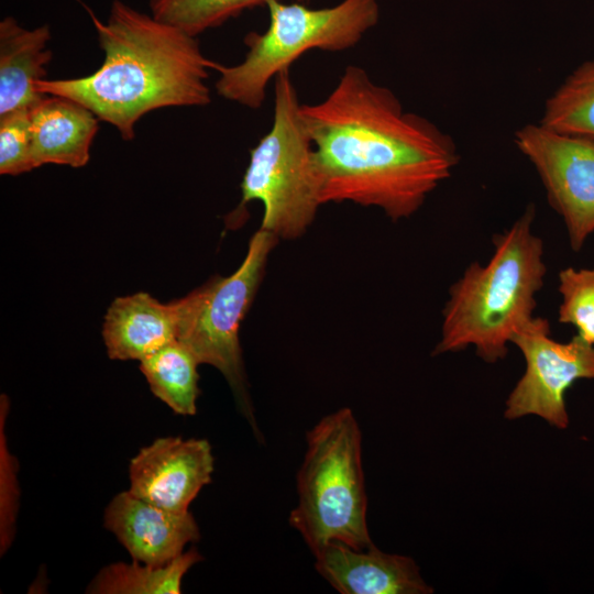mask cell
I'll list each match as a JSON object with an SVG mask.
<instances>
[{
	"label": "cell",
	"instance_id": "7c38bea8",
	"mask_svg": "<svg viewBox=\"0 0 594 594\" xmlns=\"http://www.w3.org/2000/svg\"><path fill=\"white\" fill-rule=\"evenodd\" d=\"M312 554L316 571L341 594L432 592L411 558L383 552L374 544L366 549H355L331 541Z\"/></svg>",
	"mask_w": 594,
	"mask_h": 594
},
{
	"label": "cell",
	"instance_id": "ba28073f",
	"mask_svg": "<svg viewBox=\"0 0 594 594\" xmlns=\"http://www.w3.org/2000/svg\"><path fill=\"white\" fill-rule=\"evenodd\" d=\"M550 332L549 321L536 316L515 330L510 343L521 351L526 369L508 396L505 417L537 415L565 428V392L578 380L594 378V345L578 334L559 342Z\"/></svg>",
	"mask_w": 594,
	"mask_h": 594
},
{
	"label": "cell",
	"instance_id": "d6986e66",
	"mask_svg": "<svg viewBox=\"0 0 594 594\" xmlns=\"http://www.w3.org/2000/svg\"><path fill=\"white\" fill-rule=\"evenodd\" d=\"M270 0H150L152 15L191 36L217 28Z\"/></svg>",
	"mask_w": 594,
	"mask_h": 594
},
{
	"label": "cell",
	"instance_id": "3957f363",
	"mask_svg": "<svg viewBox=\"0 0 594 594\" xmlns=\"http://www.w3.org/2000/svg\"><path fill=\"white\" fill-rule=\"evenodd\" d=\"M535 217L529 204L508 229L494 235L487 263L472 262L451 285L433 354L474 346L488 363L506 356L515 330L534 317L544 284L543 242L532 231Z\"/></svg>",
	"mask_w": 594,
	"mask_h": 594
},
{
	"label": "cell",
	"instance_id": "9c48e42d",
	"mask_svg": "<svg viewBox=\"0 0 594 594\" xmlns=\"http://www.w3.org/2000/svg\"><path fill=\"white\" fill-rule=\"evenodd\" d=\"M531 163L551 208L562 218L573 251L594 233V142L528 123L514 134Z\"/></svg>",
	"mask_w": 594,
	"mask_h": 594
},
{
	"label": "cell",
	"instance_id": "8992f818",
	"mask_svg": "<svg viewBox=\"0 0 594 594\" xmlns=\"http://www.w3.org/2000/svg\"><path fill=\"white\" fill-rule=\"evenodd\" d=\"M274 82L273 123L250 150L239 209L250 201L262 202L260 228L278 240H295L306 233L322 205L320 178L289 69L282 70Z\"/></svg>",
	"mask_w": 594,
	"mask_h": 594
},
{
	"label": "cell",
	"instance_id": "ac0fdd59",
	"mask_svg": "<svg viewBox=\"0 0 594 594\" xmlns=\"http://www.w3.org/2000/svg\"><path fill=\"white\" fill-rule=\"evenodd\" d=\"M539 123L594 142V58L574 68L551 94Z\"/></svg>",
	"mask_w": 594,
	"mask_h": 594
},
{
	"label": "cell",
	"instance_id": "4fadbf2b",
	"mask_svg": "<svg viewBox=\"0 0 594 594\" xmlns=\"http://www.w3.org/2000/svg\"><path fill=\"white\" fill-rule=\"evenodd\" d=\"M98 118L82 105L46 95L31 109L32 156L44 164L85 166L98 131Z\"/></svg>",
	"mask_w": 594,
	"mask_h": 594
},
{
	"label": "cell",
	"instance_id": "8fae6325",
	"mask_svg": "<svg viewBox=\"0 0 594 594\" xmlns=\"http://www.w3.org/2000/svg\"><path fill=\"white\" fill-rule=\"evenodd\" d=\"M105 527L128 550L134 561L163 565L200 538L199 527L188 512H173L119 493L105 512Z\"/></svg>",
	"mask_w": 594,
	"mask_h": 594
},
{
	"label": "cell",
	"instance_id": "52a82bcc",
	"mask_svg": "<svg viewBox=\"0 0 594 594\" xmlns=\"http://www.w3.org/2000/svg\"><path fill=\"white\" fill-rule=\"evenodd\" d=\"M278 239L258 229L251 238L241 265L229 276H215L187 296L170 301L176 340L199 364L221 372L242 410L252 418L239 329L252 306L265 273L270 253Z\"/></svg>",
	"mask_w": 594,
	"mask_h": 594
},
{
	"label": "cell",
	"instance_id": "e0dca14e",
	"mask_svg": "<svg viewBox=\"0 0 594 594\" xmlns=\"http://www.w3.org/2000/svg\"><path fill=\"white\" fill-rule=\"evenodd\" d=\"M196 549L163 565L113 563L105 566L91 581L87 593L92 594H179L187 571L201 560Z\"/></svg>",
	"mask_w": 594,
	"mask_h": 594
},
{
	"label": "cell",
	"instance_id": "6da1fadb",
	"mask_svg": "<svg viewBox=\"0 0 594 594\" xmlns=\"http://www.w3.org/2000/svg\"><path fill=\"white\" fill-rule=\"evenodd\" d=\"M315 147L322 205L350 201L410 218L460 161L453 139L405 111L387 87L360 66L345 67L320 102L301 105Z\"/></svg>",
	"mask_w": 594,
	"mask_h": 594
},
{
	"label": "cell",
	"instance_id": "9a60e30c",
	"mask_svg": "<svg viewBox=\"0 0 594 594\" xmlns=\"http://www.w3.org/2000/svg\"><path fill=\"white\" fill-rule=\"evenodd\" d=\"M102 337L110 359L141 361L176 340L172 306L147 293L118 297L105 316Z\"/></svg>",
	"mask_w": 594,
	"mask_h": 594
},
{
	"label": "cell",
	"instance_id": "5b68a950",
	"mask_svg": "<svg viewBox=\"0 0 594 594\" xmlns=\"http://www.w3.org/2000/svg\"><path fill=\"white\" fill-rule=\"evenodd\" d=\"M270 23L263 33L244 37L248 52L242 63L223 66L216 90L222 98L250 109L262 107L271 79L302 54L312 50L341 52L355 46L380 19L378 0H342L338 4L311 9L300 2L270 0Z\"/></svg>",
	"mask_w": 594,
	"mask_h": 594
},
{
	"label": "cell",
	"instance_id": "277c9868",
	"mask_svg": "<svg viewBox=\"0 0 594 594\" xmlns=\"http://www.w3.org/2000/svg\"><path fill=\"white\" fill-rule=\"evenodd\" d=\"M306 442L289 525L311 552L331 541L355 549L372 547L362 433L353 411L344 407L326 415L307 432Z\"/></svg>",
	"mask_w": 594,
	"mask_h": 594
},
{
	"label": "cell",
	"instance_id": "2e32d148",
	"mask_svg": "<svg viewBox=\"0 0 594 594\" xmlns=\"http://www.w3.org/2000/svg\"><path fill=\"white\" fill-rule=\"evenodd\" d=\"M198 365L194 354L177 340L140 361L152 393L183 416H193L197 411Z\"/></svg>",
	"mask_w": 594,
	"mask_h": 594
},
{
	"label": "cell",
	"instance_id": "ffe728a7",
	"mask_svg": "<svg viewBox=\"0 0 594 594\" xmlns=\"http://www.w3.org/2000/svg\"><path fill=\"white\" fill-rule=\"evenodd\" d=\"M558 279V321L575 327L578 336L594 345V267L570 266L559 272Z\"/></svg>",
	"mask_w": 594,
	"mask_h": 594
},
{
	"label": "cell",
	"instance_id": "30bf717a",
	"mask_svg": "<svg viewBox=\"0 0 594 594\" xmlns=\"http://www.w3.org/2000/svg\"><path fill=\"white\" fill-rule=\"evenodd\" d=\"M213 455L206 439L158 438L141 449L129 465V492L173 512H188L211 482Z\"/></svg>",
	"mask_w": 594,
	"mask_h": 594
},
{
	"label": "cell",
	"instance_id": "44dd1931",
	"mask_svg": "<svg viewBox=\"0 0 594 594\" xmlns=\"http://www.w3.org/2000/svg\"><path fill=\"white\" fill-rule=\"evenodd\" d=\"M33 168L31 109L0 116V174L19 175Z\"/></svg>",
	"mask_w": 594,
	"mask_h": 594
},
{
	"label": "cell",
	"instance_id": "7a4b0ae2",
	"mask_svg": "<svg viewBox=\"0 0 594 594\" xmlns=\"http://www.w3.org/2000/svg\"><path fill=\"white\" fill-rule=\"evenodd\" d=\"M91 19L105 52L101 66L85 77L41 79L38 92L82 105L127 141L153 110L211 101L207 79L215 62L206 58L195 36L121 0L112 1L106 21Z\"/></svg>",
	"mask_w": 594,
	"mask_h": 594
},
{
	"label": "cell",
	"instance_id": "7402d4cb",
	"mask_svg": "<svg viewBox=\"0 0 594 594\" xmlns=\"http://www.w3.org/2000/svg\"><path fill=\"white\" fill-rule=\"evenodd\" d=\"M298 2L309 1V0H297Z\"/></svg>",
	"mask_w": 594,
	"mask_h": 594
},
{
	"label": "cell",
	"instance_id": "5bb4252c",
	"mask_svg": "<svg viewBox=\"0 0 594 594\" xmlns=\"http://www.w3.org/2000/svg\"><path fill=\"white\" fill-rule=\"evenodd\" d=\"M51 40L48 24L35 29L21 26L12 16L0 22V116L32 109L46 95L35 85L46 79L45 66L52 59L47 48Z\"/></svg>",
	"mask_w": 594,
	"mask_h": 594
}]
</instances>
